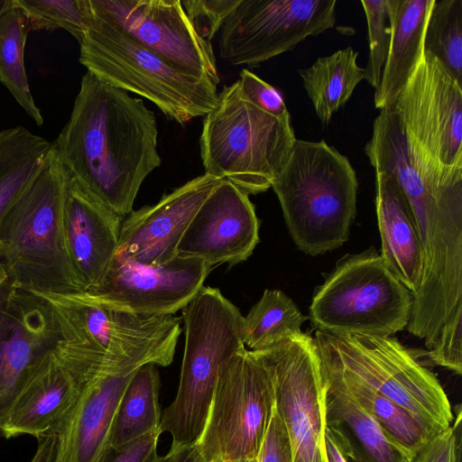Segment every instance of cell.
<instances>
[{
	"label": "cell",
	"mask_w": 462,
	"mask_h": 462,
	"mask_svg": "<svg viewBox=\"0 0 462 462\" xmlns=\"http://www.w3.org/2000/svg\"><path fill=\"white\" fill-rule=\"evenodd\" d=\"M366 23L369 42V54L365 79L374 88L379 87L382 72L387 58L391 31L388 0H361Z\"/></svg>",
	"instance_id": "d6a6232c"
},
{
	"label": "cell",
	"mask_w": 462,
	"mask_h": 462,
	"mask_svg": "<svg viewBox=\"0 0 462 462\" xmlns=\"http://www.w3.org/2000/svg\"><path fill=\"white\" fill-rule=\"evenodd\" d=\"M239 0H185L182 6L197 33L208 43L220 31Z\"/></svg>",
	"instance_id": "e575fe53"
},
{
	"label": "cell",
	"mask_w": 462,
	"mask_h": 462,
	"mask_svg": "<svg viewBox=\"0 0 462 462\" xmlns=\"http://www.w3.org/2000/svg\"><path fill=\"white\" fill-rule=\"evenodd\" d=\"M92 11L175 66L218 85L212 44L194 30L180 0H89Z\"/></svg>",
	"instance_id": "5bb4252c"
},
{
	"label": "cell",
	"mask_w": 462,
	"mask_h": 462,
	"mask_svg": "<svg viewBox=\"0 0 462 462\" xmlns=\"http://www.w3.org/2000/svg\"><path fill=\"white\" fill-rule=\"evenodd\" d=\"M245 462H257V457L256 458H253V459H249V460H246Z\"/></svg>",
	"instance_id": "bcb514c9"
},
{
	"label": "cell",
	"mask_w": 462,
	"mask_h": 462,
	"mask_svg": "<svg viewBox=\"0 0 462 462\" xmlns=\"http://www.w3.org/2000/svg\"><path fill=\"white\" fill-rule=\"evenodd\" d=\"M35 293L46 300L54 318L58 341L53 351L75 377L116 364L172 363L181 318L115 310L96 302L85 291Z\"/></svg>",
	"instance_id": "7a4b0ae2"
},
{
	"label": "cell",
	"mask_w": 462,
	"mask_h": 462,
	"mask_svg": "<svg viewBox=\"0 0 462 462\" xmlns=\"http://www.w3.org/2000/svg\"><path fill=\"white\" fill-rule=\"evenodd\" d=\"M431 53L462 86V0H435L424 34Z\"/></svg>",
	"instance_id": "4dcf8cb0"
},
{
	"label": "cell",
	"mask_w": 462,
	"mask_h": 462,
	"mask_svg": "<svg viewBox=\"0 0 462 462\" xmlns=\"http://www.w3.org/2000/svg\"><path fill=\"white\" fill-rule=\"evenodd\" d=\"M15 284L5 267L0 263V326Z\"/></svg>",
	"instance_id": "60d3db41"
},
{
	"label": "cell",
	"mask_w": 462,
	"mask_h": 462,
	"mask_svg": "<svg viewBox=\"0 0 462 462\" xmlns=\"http://www.w3.org/2000/svg\"><path fill=\"white\" fill-rule=\"evenodd\" d=\"M57 341L46 300L34 291L15 287L0 326V438L3 420L27 375Z\"/></svg>",
	"instance_id": "d6986e66"
},
{
	"label": "cell",
	"mask_w": 462,
	"mask_h": 462,
	"mask_svg": "<svg viewBox=\"0 0 462 462\" xmlns=\"http://www.w3.org/2000/svg\"><path fill=\"white\" fill-rule=\"evenodd\" d=\"M66 173L62 208L66 243L80 282L88 290L104 278L116 253L124 219Z\"/></svg>",
	"instance_id": "44dd1931"
},
{
	"label": "cell",
	"mask_w": 462,
	"mask_h": 462,
	"mask_svg": "<svg viewBox=\"0 0 462 462\" xmlns=\"http://www.w3.org/2000/svg\"><path fill=\"white\" fill-rule=\"evenodd\" d=\"M336 0H239L220 28V58L254 68L331 29Z\"/></svg>",
	"instance_id": "4fadbf2b"
},
{
	"label": "cell",
	"mask_w": 462,
	"mask_h": 462,
	"mask_svg": "<svg viewBox=\"0 0 462 462\" xmlns=\"http://www.w3.org/2000/svg\"><path fill=\"white\" fill-rule=\"evenodd\" d=\"M31 31L29 20L16 0H5L0 12V82L41 126L43 117L32 96L24 68V46Z\"/></svg>",
	"instance_id": "83f0119b"
},
{
	"label": "cell",
	"mask_w": 462,
	"mask_h": 462,
	"mask_svg": "<svg viewBox=\"0 0 462 462\" xmlns=\"http://www.w3.org/2000/svg\"><path fill=\"white\" fill-rule=\"evenodd\" d=\"M212 267L199 259L176 256L157 266L115 254L104 278L85 290L96 302L143 317L174 315L203 287Z\"/></svg>",
	"instance_id": "9a60e30c"
},
{
	"label": "cell",
	"mask_w": 462,
	"mask_h": 462,
	"mask_svg": "<svg viewBox=\"0 0 462 462\" xmlns=\"http://www.w3.org/2000/svg\"><path fill=\"white\" fill-rule=\"evenodd\" d=\"M274 406L269 374L253 351L242 349L221 367L202 434L208 462H245L258 457Z\"/></svg>",
	"instance_id": "8fae6325"
},
{
	"label": "cell",
	"mask_w": 462,
	"mask_h": 462,
	"mask_svg": "<svg viewBox=\"0 0 462 462\" xmlns=\"http://www.w3.org/2000/svg\"><path fill=\"white\" fill-rule=\"evenodd\" d=\"M52 143L18 125L0 131V227L42 168Z\"/></svg>",
	"instance_id": "484cf974"
},
{
	"label": "cell",
	"mask_w": 462,
	"mask_h": 462,
	"mask_svg": "<svg viewBox=\"0 0 462 462\" xmlns=\"http://www.w3.org/2000/svg\"><path fill=\"white\" fill-rule=\"evenodd\" d=\"M393 108L424 180L462 186V86L431 53L424 51Z\"/></svg>",
	"instance_id": "ba28073f"
},
{
	"label": "cell",
	"mask_w": 462,
	"mask_h": 462,
	"mask_svg": "<svg viewBox=\"0 0 462 462\" xmlns=\"http://www.w3.org/2000/svg\"><path fill=\"white\" fill-rule=\"evenodd\" d=\"M375 208L381 258L414 296L422 277V250L408 199L393 175L375 171Z\"/></svg>",
	"instance_id": "7402d4cb"
},
{
	"label": "cell",
	"mask_w": 462,
	"mask_h": 462,
	"mask_svg": "<svg viewBox=\"0 0 462 462\" xmlns=\"http://www.w3.org/2000/svg\"><path fill=\"white\" fill-rule=\"evenodd\" d=\"M166 462H208L202 457L197 445L190 447H171L165 454Z\"/></svg>",
	"instance_id": "ab89813d"
},
{
	"label": "cell",
	"mask_w": 462,
	"mask_h": 462,
	"mask_svg": "<svg viewBox=\"0 0 462 462\" xmlns=\"http://www.w3.org/2000/svg\"><path fill=\"white\" fill-rule=\"evenodd\" d=\"M320 361L323 365L340 377L349 393L374 420L383 433L411 457L421 446L437 435L403 407L345 374L328 361L321 357Z\"/></svg>",
	"instance_id": "4316f807"
},
{
	"label": "cell",
	"mask_w": 462,
	"mask_h": 462,
	"mask_svg": "<svg viewBox=\"0 0 462 462\" xmlns=\"http://www.w3.org/2000/svg\"><path fill=\"white\" fill-rule=\"evenodd\" d=\"M257 462H292L290 438L275 403L257 457Z\"/></svg>",
	"instance_id": "74e56055"
},
{
	"label": "cell",
	"mask_w": 462,
	"mask_h": 462,
	"mask_svg": "<svg viewBox=\"0 0 462 462\" xmlns=\"http://www.w3.org/2000/svg\"><path fill=\"white\" fill-rule=\"evenodd\" d=\"M325 440L328 462H348V458L337 439L328 429L326 430Z\"/></svg>",
	"instance_id": "7bdbcfd3"
},
{
	"label": "cell",
	"mask_w": 462,
	"mask_h": 462,
	"mask_svg": "<svg viewBox=\"0 0 462 462\" xmlns=\"http://www.w3.org/2000/svg\"><path fill=\"white\" fill-rule=\"evenodd\" d=\"M31 30L63 29L80 43L88 31L89 0H16Z\"/></svg>",
	"instance_id": "1f68e13d"
},
{
	"label": "cell",
	"mask_w": 462,
	"mask_h": 462,
	"mask_svg": "<svg viewBox=\"0 0 462 462\" xmlns=\"http://www.w3.org/2000/svg\"><path fill=\"white\" fill-rule=\"evenodd\" d=\"M160 389L157 365L146 364L136 371L117 411L111 439L112 449H117L160 427Z\"/></svg>",
	"instance_id": "f1b7e54d"
},
{
	"label": "cell",
	"mask_w": 462,
	"mask_h": 462,
	"mask_svg": "<svg viewBox=\"0 0 462 462\" xmlns=\"http://www.w3.org/2000/svg\"><path fill=\"white\" fill-rule=\"evenodd\" d=\"M271 188L298 248L315 256L347 241L358 182L348 159L324 140L296 139Z\"/></svg>",
	"instance_id": "3957f363"
},
{
	"label": "cell",
	"mask_w": 462,
	"mask_h": 462,
	"mask_svg": "<svg viewBox=\"0 0 462 462\" xmlns=\"http://www.w3.org/2000/svg\"><path fill=\"white\" fill-rule=\"evenodd\" d=\"M435 0H388L391 40L374 103L393 106L424 53V34Z\"/></svg>",
	"instance_id": "cb8c5ba5"
},
{
	"label": "cell",
	"mask_w": 462,
	"mask_h": 462,
	"mask_svg": "<svg viewBox=\"0 0 462 462\" xmlns=\"http://www.w3.org/2000/svg\"><path fill=\"white\" fill-rule=\"evenodd\" d=\"M161 435L159 428L155 429L117 449H112L104 462H147L157 452Z\"/></svg>",
	"instance_id": "f35d334b"
},
{
	"label": "cell",
	"mask_w": 462,
	"mask_h": 462,
	"mask_svg": "<svg viewBox=\"0 0 462 462\" xmlns=\"http://www.w3.org/2000/svg\"><path fill=\"white\" fill-rule=\"evenodd\" d=\"M185 346L175 398L162 411L159 430L171 447L199 441L222 365L245 348L243 315L217 288L202 287L181 310Z\"/></svg>",
	"instance_id": "5b68a950"
},
{
	"label": "cell",
	"mask_w": 462,
	"mask_h": 462,
	"mask_svg": "<svg viewBox=\"0 0 462 462\" xmlns=\"http://www.w3.org/2000/svg\"><path fill=\"white\" fill-rule=\"evenodd\" d=\"M57 447V436L38 440L37 450L30 462H53Z\"/></svg>",
	"instance_id": "b9f144b4"
},
{
	"label": "cell",
	"mask_w": 462,
	"mask_h": 462,
	"mask_svg": "<svg viewBox=\"0 0 462 462\" xmlns=\"http://www.w3.org/2000/svg\"><path fill=\"white\" fill-rule=\"evenodd\" d=\"M222 180L204 173L156 204L133 210L122 221L116 255L145 266L162 265L175 258L188 226Z\"/></svg>",
	"instance_id": "ac0fdd59"
},
{
	"label": "cell",
	"mask_w": 462,
	"mask_h": 462,
	"mask_svg": "<svg viewBox=\"0 0 462 462\" xmlns=\"http://www.w3.org/2000/svg\"><path fill=\"white\" fill-rule=\"evenodd\" d=\"M5 3V0H0V12L3 9Z\"/></svg>",
	"instance_id": "f6af8a7d"
},
{
	"label": "cell",
	"mask_w": 462,
	"mask_h": 462,
	"mask_svg": "<svg viewBox=\"0 0 462 462\" xmlns=\"http://www.w3.org/2000/svg\"><path fill=\"white\" fill-rule=\"evenodd\" d=\"M66 179V170L51 146L42 168L2 222L0 263L16 287L46 293L85 291L64 233Z\"/></svg>",
	"instance_id": "277c9868"
},
{
	"label": "cell",
	"mask_w": 462,
	"mask_h": 462,
	"mask_svg": "<svg viewBox=\"0 0 462 462\" xmlns=\"http://www.w3.org/2000/svg\"><path fill=\"white\" fill-rule=\"evenodd\" d=\"M147 462H166V457L159 455L157 452L154 453Z\"/></svg>",
	"instance_id": "ee69618b"
},
{
	"label": "cell",
	"mask_w": 462,
	"mask_h": 462,
	"mask_svg": "<svg viewBox=\"0 0 462 462\" xmlns=\"http://www.w3.org/2000/svg\"><path fill=\"white\" fill-rule=\"evenodd\" d=\"M144 365L104 366L79 381V393L57 435L53 462H104L124 393Z\"/></svg>",
	"instance_id": "e0dca14e"
},
{
	"label": "cell",
	"mask_w": 462,
	"mask_h": 462,
	"mask_svg": "<svg viewBox=\"0 0 462 462\" xmlns=\"http://www.w3.org/2000/svg\"><path fill=\"white\" fill-rule=\"evenodd\" d=\"M79 393V383L53 349L32 367L3 420L2 438L57 436Z\"/></svg>",
	"instance_id": "ffe728a7"
},
{
	"label": "cell",
	"mask_w": 462,
	"mask_h": 462,
	"mask_svg": "<svg viewBox=\"0 0 462 462\" xmlns=\"http://www.w3.org/2000/svg\"><path fill=\"white\" fill-rule=\"evenodd\" d=\"M413 295L373 248L346 254L317 287L310 319L333 335L391 337L407 328Z\"/></svg>",
	"instance_id": "9c48e42d"
},
{
	"label": "cell",
	"mask_w": 462,
	"mask_h": 462,
	"mask_svg": "<svg viewBox=\"0 0 462 462\" xmlns=\"http://www.w3.org/2000/svg\"><path fill=\"white\" fill-rule=\"evenodd\" d=\"M321 365L327 383L326 426L346 457L353 462H410L411 456L383 433L340 377Z\"/></svg>",
	"instance_id": "603a6c76"
},
{
	"label": "cell",
	"mask_w": 462,
	"mask_h": 462,
	"mask_svg": "<svg viewBox=\"0 0 462 462\" xmlns=\"http://www.w3.org/2000/svg\"><path fill=\"white\" fill-rule=\"evenodd\" d=\"M79 45V62L87 71L148 99L181 125L205 116L217 101V85L143 47L97 15L91 6L89 25Z\"/></svg>",
	"instance_id": "52a82bcc"
},
{
	"label": "cell",
	"mask_w": 462,
	"mask_h": 462,
	"mask_svg": "<svg viewBox=\"0 0 462 462\" xmlns=\"http://www.w3.org/2000/svg\"><path fill=\"white\" fill-rule=\"evenodd\" d=\"M296 139L291 116L263 111L245 97L236 80L224 86L204 116L199 147L205 173L229 180L249 195L264 192Z\"/></svg>",
	"instance_id": "8992f818"
},
{
	"label": "cell",
	"mask_w": 462,
	"mask_h": 462,
	"mask_svg": "<svg viewBox=\"0 0 462 462\" xmlns=\"http://www.w3.org/2000/svg\"><path fill=\"white\" fill-rule=\"evenodd\" d=\"M238 81L245 97L257 107L279 118L291 116L281 93L249 69L241 70Z\"/></svg>",
	"instance_id": "8d00e7d4"
},
{
	"label": "cell",
	"mask_w": 462,
	"mask_h": 462,
	"mask_svg": "<svg viewBox=\"0 0 462 462\" xmlns=\"http://www.w3.org/2000/svg\"><path fill=\"white\" fill-rule=\"evenodd\" d=\"M428 355L435 365L462 374V311L444 324Z\"/></svg>",
	"instance_id": "d590c367"
},
{
	"label": "cell",
	"mask_w": 462,
	"mask_h": 462,
	"mask_svg": "<svg viewBox=\"0 0 462 462\" xmlns=\"http://www.w3.org/2000/svg\"><path fill=\"white\" fill-rule=\"evenodd\" d=\"M358 52L352 47L319 58L310 67L298 69L303 88L323 125L352 96L365 78V70L357 65Z\"/></svg>",
	"instance_id": "d4e9b609"
},
{
	"label": "cell",
	"mask_w": 462,
	"mask_h": 462,
	"mask_svg": "<svg viewBox=\"0 0 462 462\" xmlns=\"http://www.w3.org/2000/svg\"><path fill=\"white\" fill-rule=\"evenodd\" d=\"M260 222L249 194L222 180L196 212L177 247V256L214 268L245 261L259 242Z\"/></svg>",
	"instance_id": "2e32d148"
},
{
	"label": "cell",
	"mask_w": 462,
	"mask_h": 462,
	"mask_svg": "<svg viewBox=\"0 0 462 462\" xmlns=\"http://www.w3.org/2000/svg\"><path fill=\"white\" fill-rule=\"evenodd\" d=\"M251 351L271 378L275 407L290 438L292 462H328L327 383L314 337L300 330Z\"/></svg>",
	"instance_id": "7c38bea8"
},
{
	"label": "cell",
	"mask_w": 462,
	"mask_h": 462,
	"mask_svg": "<svg viewBox=\"0 0 462 462\" xmlns=\"http://www.w3.org/2000/svg\"><path fill=\"white\" fill-rule=\"evenodd\" d=\"M456 415L448 428L432 437L411 457L410 462H461L462 409H455Z\"/></svg>",
	"instance_id": "836d02e7"
},
{
	"label": "cell",
	"mask_w": 462,
	"mask_h": 462,
	"mask_svg": "<svg viewBox=\"0 0 462 462\" xmlns=\"http://www.w3.org/2000/svg\"><path fill=\"white\" fill-rule=\"evenodd\" d=\"M319 356L384 395L439 434L454 414L437 376L393 337L333 335L317 330Z\"/></svg>",
	"instance_id": "30bf717a"
},
{
	"label": "cell",
	"mask_w": 462,
	"mask_h": 462,
	"mask_svg": "<svg viewBox=\"0 0 462 462\" xmlns=\"http://www.w3.org/2000/svg\"><path fill=\"white\" fill-rule=\"evenodd\" d=\"M307 319L293 300L280 290L266 289L243 317V340L248 350L266 347L300 331Z\"/></svg>",
	"instance_id": "f546056e"
},
{
	"label": "cell",
	"mask_w": 462,
	"mask_h": 462,
	"mask_svg": "<svg viewBox=\"0 0 462 462\" xmlns=\"http://www.w3.org/2000/svg\"><path fill=\"white\" fill-rule=\"evenodd\" d=\"M157 140L155 116L142 99L87 71L52 146L68 174L124 219L162 163Z\"/></svg>",
	"instance_id": "6da1fadb"
}]
</instances>
